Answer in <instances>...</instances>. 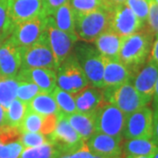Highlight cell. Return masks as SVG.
<instances>
[{"mask_svg":"<svg viewBox=\"0 0 158 158\" xmlns=\"http://www.w3.org/2000/svg\"><path fill=\"white\" fill-rule=\"evenodd\" d=\"M24 149L19 140L4 144L0 149V158H19Z\"/></svg>","mask_w":158,"mask_h":158,"instance_id":"obj_37","label":"cell"},{"mask_svg":"<svg viewBox=\"0 0 158 158\" xmlns=\"http://www.w3.org/2000/svg\"><path fill=\"white\" fill-rule=\"evenodd\" d=\"M41 92V90L35 84L30 82L19 81L16 98L26 103H29L34 97Z\"/></svg>","mask_w":158,"mask_h":158,"instance_id":"obj_32","label":"cell"},{"mask_svg":"<svg viewBox=\"0 0 158 158\" xmlns=\"http://www.w3.org/2000/svg\"><path fill=\"white\" fill-rule=\"evenodd\" d=\"M19 141L22 143L24 148L37 147L40 145L49 142L48 136L40 133H21Z\"/></svg>","mask_w":158,"mask_h":158,"instance_id":"obj_34","label":"cell"},{"mask_svg":"<svg viewBox=\"0 0 158 158\" xmlns=\"http://www.w3.org/2000/svg\"><path fill=\"white\" fill-rule=\"evenodd\" d=\"M106 2H107V0H106ZM108 4V3H107ZM108 6H109V5H108ZM110 8H111V7H110ZM111 9H112V8H111Z\"/></svg>","mask_w":158,"mask_h":158,"instance_id":"obj_52","label":"cell"},{"mask_svg":"<svg viewBox=\"0 0 158 158\" xmlns=\"http://www.w3.org/2000/svg\"><path fill=\"white\" fill-rule=\"evenodd\" d=\"M21 68H46L56 70L57 65L46 36L29 47L19 48Z\"/></svg>","mask_w":158,"mask_h":158,"instance_id":"obj_6","label":"cell"},{"mask_svg":"<svg viewBox=\"0 0 158 158\" xmlns=\"http://www.w3.org/2000/svg\"><path fill=\"white\" fill-rule=\"evenodd\" d=\"M0 77H1V75H0Z\"/></svg>","mask_w":158,"mask_h":158,"instance_id":"obj_53","label":"cell"},{"mask_svg":"<svg viewBox=\"0 0 158 158\" xmlns=\"http://www.w3.org/2000/svg\"><path fill=\"white\" fill-rule=\"evenodd\" d=\"M145 25L125 3L116 5L110 10L109 29L122 37L140 31Z\"/></svg>","mask_w":158,"mask_h":158,"instance_id":"obj_12","label":"cell"},{"mask_svg":"<svg viewBox=\"0 0 158 158\" xmlns=\"http://www.w3.org/2000/svg\"><path fill=\"white\" fill-rule=\"evenodd\" d=\"M16 78L21 82L35 84L41 91L52 93L57 86L56 70L46 68H20Z\"/></svg>","mask_w":158,"mask_h":158,"instance_id":"obj_14","label":"cell"},{"mask_svg":"<svg viewBox=\"0 0 158 158\" xmlns=\"http://www.w3.org/2000/svg\"><path fill=\"white\" fill-rule=\"evenodd\" d=\"M157 148L151 139H128L122 144V156H153Z\"/></svg>","mask_w":158,"mask_h":158,"instance_id":"obj_23","label":"cell"},{"mask_svg":"<svg viewBox=\"0 0 158 158\" xmlns=\"http://www.w3.org/2000/svg\"><path fill=\"white\" fill-rule=\"evenodd\" d=\"M46 36L58 68V66L71 54L78 37L76 34H68L57 28L50 16L47 18Z\"/></svg>","mask_w":158,"mask_h":158,"instance_id":"obj_10","label":"cell"},{"mask_svg":"<svg viewBox=\"0 0 158 158\" xmlns=\"http://www.w3.org/2000/svg\"><path fill=\"white\" fill-rule=\"evenodd\" d=\"M152 158H158V148H157V149L156 150V152L153 154Z\"/></svg>","mask_w":158,"mask_h":158,"instance_id":"obj_48","label":"cell"},{"mask_svg":"<svg viewBox=\"0 0 158 158\" xmlns=\"http://www.w3.org/2000/svg\"><path fill=\"white\" fill-rule=\"evenodd\" d=\"M105 58V66L103 74V85L104 88L113 87L132 82L135 73L127 67L119 60H112Z\"/></svg>","mask_w":158,"mask_h":158,"instance_id":"obj_17","label":"cell"},{"mask_svg":"<svg viewBox=\"0 0 158 158\" xmlns=\"http://www.w3.org/2000/svg\"><path fill=\"white\" fill-rule=\"evenodd\" d=\"M21 132L17 127L4 124L0 127V142L2 144H7L12 141L19 140Z\"/></svg>","mask_w":158,"mask_h":158,"instance_id":"obj_35","label":"cell"},{"mask_svg":"<svg viewBox=\"0 0 158 158\" xmlns=\"http://www.w3.org/2000/svg\"><path fill=\"white\" fill-rule=\"evenodd\" d=\"M94 158H110V157H103V156H94Z\"/></svg>","mask_w":158,"mask_h":158,"instance_id":"obj_49","label":"cell"},{"mask_svg":"<svg viewBox=\"0 0 158 158\" xmlns=\"http://www.w3.org/2000/svg\"><path fill=\"white\" fill-rule=\"evenodd\" d=\"M18 86L16 77H0V105L6 110L16 98Z\"/></svg>","mask_w":158,"mask_h":158,"instance_id":"obj_26","label":"cell"},{"mask_svg":"<svg viewBox=\"0 0 158 158\" xmlns=\"http://www.w3.org/2000/svg\"><path fill=\"white\" fill-rule=\"evenodd\" d=\"M57 122H58V114H49L43 116L40 133L45 135H50L56 129Z\"/></svg>","mask_w":158,"mask_h":158,"instance_id":"obj_38","label":"cell"},{"mask_svg":"<svg viewBox=\"0 0 158 158\" xmlns=\"http://www.w3.org/2000/svg\"><path fill=\"white\" fill-rule=\"evenodd\" d=\"M43 116L27 109L19 128L21 133H40Z\"/></svg>","mask_w":158,"mask_h":158,"instance_id":"obj_30","label":"cell"},{"mask_svg":"<svg viewBox=\"0 0 158 158\" xmlns=\"http://www.w3.org/2000/svg\"><path fill=\"white\" fill-rule=\"evenodd\" d=\"M148 15L146 26L155 36L158 34V4L155 0H148Z\"/></svg>","mask_w":158,"mask_h":158,"instance_id":"obj_36","label":"cell"},{"mask_svg":"<svg viewBox=\"0 0 158 158\" xmlns=\"http://www.w3.org/2000/svg\"><path fill=\"white\" fill-rule=\"evenodd\" d=\"M47 18L44 14L14 24L9 38L19 48L29 47L42 38L46 31Z\"/></svg>","mask_w":158,"mask_h":158,"instance_id":"obj_9","label":"cell"},{"mask_svg":"<svg viewBox=\"0 0 158 158\" xmlns=\"http://www.w3.org/2000/svg\"><path fill=\"white\" fill-rule=\"evenodd\" d=\"M69 123L85 141H87L96 133L95 113H76L64 115Z\"/></svg>","mask_w":158,"mask_h":158,"instance_id":"obj_21","label":"cell"},{"mask_svg":"<svg viewBox=\"0 0 158 158\" xmlns=\"http://www.w3.org/2000/svg\"><path fill=\"white\" fill-rule=\"evenodd\" d=\"M157 77L158 64L148 59L147 62L136 71L132 79V84L140 94L151 100Z\"/></svg>","mask_w":158,"mask_h":158,"instance_id":"obj_15","label":"cell"},{"mask_svg":"<svg viewBox=\"0 0 158 158\" xmlns=\"http://www.w3.org/2000/svg\"><path fill=\"white\" fill-rule=\"evenodd\" d=\"M6 124V109L0 105V127Z\"/></svg>","mask_w":158,"mask_h":158,"instance_id":"obj_43","label":"cell"},{"mask_svg":"<svg viewBox=\"0 0 158 158\" xmlns=\"http://www.w3.org/2000/svg\"><path fill=\"white\" fill-rule=\"evenodd\" d=\"M126 0H107V3L109 6L111 8H113V6L116 5H119V4H124Z\"/></svg>","mask_w":158,"mask_h":158,"instance_id":"obj_45","label":"cell"},{"mask_svg":"<svg viewBox=\"0 0 158 158\" xmlns=\"http://www.w3.org/2000/svg\"><path fill=\"white\" fill-rule=\"evenodd\" d=\"M62 153L53 143L47 142L37 147L24 148L19 158H60Z\"/></svg>","mask_w":158,"mask_h":158,"instance_id":"obj_25","label":"cell"},{"mask_svg":"<svg viewBox=\"0 0 158 158\" xmlns=\"http://www.w3.org/2000/svg\"><path fill=\"white\" fill-rule=\"evenodd\" d=\"M28 109L34 113L45 116L49 114H59L60 111L52 93L41 91L27 103Z\"/></svg>","mask_w":158,"mask_h":158,"instance_id":"obj_22","label":"cell"},{"mask_svg":"<svg viewBox=\"0 0 158 158\" xmlns=\"http://www.w3.org/2000/svg\"><path fill=\"white\" fill-rule=\"evenodd\" d=\"M154 36L145 25L140 31L122 38L118 59L135 74L148 59Z\"/></svg>","mask_w":158,"mask_h":158,"instance_id":"obj_1","label":"cell"},{"mask_svg":"<svg viewBox=\"0 0 158 158\" xmlns=\"http://www.w3.org/2000/svg\"><path fill=\"white\" fill-rule=\"evenodd\" d=\"M20 68L19 48L8 37L0 47V75L3 77H16Z\"/></svg>","mask_w":158,"mask_h":158,"instance_id":"obj_16","label":"cell"},{"mask_svg":"<svg viewBox=\"0 0 158 158\" xmlns=\"http://www.w3.org/2000/svg\"><path fill=\"white\" fill-rule=\"evenodd\" d=\"M6 38H5L4 36H2V35H0V47H1V45L3 44V42L5 41V40H6Z\"/></svg>","mask_w":158,"mask_h":158,"instance_id":"obj_47","label":"cell"},{"mask_svg":"<svg viewBox=\"0 0 158 158\" xmlns=\"http://www.w3.org/2000/svg\"><path fill=\"white\" fill-rule=\"evenodd\" d=\"M153 133V111L147 106L127 115L123 138L151 139Z\"/></svg>","mask_w":158,"mask_h":158,"instance_id":"obj_11","label":"cell"},{"mask_svg":"<svg viewBox=\"0 0 158 158\" xmlns=\"http://www.w3.org/2000/svg\"><path fill=\"white\" fill-rule=\"evenodd\" d=\"M3 145H4V144H2V143L0 142V149H1V148H2V146H3Z\"/></svg>","mask_w":158,"mask_h":158,"instance_id":"obj_50","label":"cell"},{"mask_svg":"<svg viewBox=\"0 0 158 158\" xmlns=\"http://www.w3.org/2000/svg\"><path fill=\"white\" fill-rule=\"evenodd\" d=\"M56 77L57 86L72 94L89 85L88 79L73 53L58 66Z\"/></svg>","mask_w":158,"mask_h":158,"instance_id":"obj_5","label":"cell"},{"mask_svg":"<svg viewBox=\"0 0 158 158\" xmlns=\"http://www.w3.org/2000/svg\"><path fill=\"white\" fill-rule=\"evenodd\" d=\"M13 26L9 15V0H0V35L7 39Z\"/></svg>","mask_w":158,"mask_h":158,"instance_id":"obj_31","label":"cell"},{"mask_svg":"<svg viewBox=\"0 0 158 158\" xmlns=\"http://www.w3.org/2000/svg\"><path fill=\"white\" fill-rule=\"evenodd\" d=\"M27 103L15 98L6 110V124L19 127L27 112Z\"/></svg>","mask_w":158,"mask_h":158,"instance_id":"obj_27","label":"cell"},{"mask_svg":"<svg viewBox=\"0 0 158 158\" xmlns=\"http://www.w3.org/2000/svg\"><path fill=\"white\" fill-rule=\"evenodd\" d=\"M74 55L91 86L104 89L103 74L105 58L90 44L79 43L74 46Z\"/></svg>","mask_w":158,"mask_h":158,"instance_id":"obj_4","label":"cell"},{"mask_svg":"<svg viewBox=\"0 0 158 158\" xmlns=\"http://www.w3.org/2000/svg\"><path fill=\"white\" fill-rule=\"evenodd\" d=\"M50 17L57 28L68 34H76L75 11L70 6L69 1L60 6Z\"/></svg>","mask_w":158,"mask_h":158,"instance_id":"obj_24","label":"cell"},{"mask_svg":"<svg viewBox=\"0 0 158 158\" xmlns=\"http://www.w3.org/2000/svg\"><path fill=\"white\" fill-rule=\"evenodd\" d=\"M126 118L127 115L116 106L105 103L95 113L96 132L123 138Z\"/></svg>","mask_w":158,"mask_h":158,"instance_id":"obj_8","label":"cell"},{"mask_svg":"<svg viewBox=\"0 0 158 158\" xmlns=\"http://www.w3.org/2000/svg\"><path fill=\"white\" fill-rule=\"evenodd\" d=\"M122 158H152V156H123Z\"/></svg>","mask_w":158,"mask_h":158,"instance_id":"obj_46","label":"cell"},{"mask_svg":"<svg viewBox=\"0 0 158 158\" xmlns=\"http://www.w3.org/2000/svg\"><path fill=\"white\" fill-rule=\"evenodd\" d=\"M155 1H156V3L158 4V0H155Z\"/></svg>","mask_w":158,"mask_h":158,"instance_id":"obj_51","label":"cell"},{"mask_svg":"<svg viewBox=\"0 0 158 158\" xmlns=\"http://www.w3.org/2000/svg\"><path fill=\"white\" fill-rule=\"evenodd\" d=\"M102 91L104 101L116 106L126 115L147 106L151 101L140 94L132 82H127L118 86L106 87Z\"/></svg>","mask_w":158,"mask_h":158,"instance_id":"obj_2","label":"cell"},{"mask_svg":"<svg viewBox=\"0 0 158 158\" xmlns=\"http://www.w3.org/2000/svg\"><path fill=\"white\" fill-rule=\"evenodd\" d=\"M43 14L42 0H9V15L14 24Z\"/></svg>","mask_w":158,"mask_h":158,"instance_id":"obj_18","label":"cell"},{"mask_svg":"<svg viewBox=\"0 0 158 158\" xmlns=\"http://www.w3.org/2000/svg\"><path fill=\"white\" fill-rule=\"evenodd\" d=\"M69 1V0H42L43 14L46 17L52 16L60 6H62Z\"/></svg>","mask_w":158,"mask_h":158,"instance_id":"obj_39","label":"cell"},{"mask_svg":"<svg viewBox=\"0 0 158 158\" xmlns=\"http://www.w3.org/2000/svg\"><path fill=\"white\" fill-rule=\"evenodd\" d=\"M52 95L56 102L61 114L69 115L77 112L74 95L56 86L52 91Z\"/></svg>","mask_w":158,"mask_h":158,"instance_id":"obj_28","label":"cell"},{"mask_svg":"<svg viewBox=\"0 0 158 158\" xmlns=\"http://www.w3.org/2000/svg\"><path fill=\"white\" fill-rule=\"evenodd\" d=\"M154 105H158V77L155 85V90H154Z\"/></svg>","mask_w":158,"mask_h":158,"instance_id":"obj_44","label":"cell"},{"mask_svg":"<svg viewBox=\"0 0 158 158\" xmlns=\"http://www.w3.org/2000/svg\"><path fill=\"white\" fill-rule=\"evenodd\" d=\"M122 38V36L108 29L99 34L94 41L96 48L103 56L112 60H119L118 52Z\"/></svg>","mask_w":158,"mask_h":158,"instance_id":"obj_20","label":"cell"},{"mask_svg":"<svg viewBox=\"0 0 158 158\" xmlns=\"http://www.w3.org/2000/svg\"><path fill=\"white\" fill-rule=\"evenodd\" d=\"M151 140L158 146V105H154V111H153V133Z\"/></svg>","mask_w":158,"mask_h":158,"instance_id":"obj_40","label":"cell"},{"mask_svg":"<svg viewBox=\"0 0 158 158\" xmlns=\"http://www.w3.org/2000/svg\"><path fill=\"white\" fill-rule=\"evenodd\" d=\"M69 158H94V155L90 153L87 144L85 143L79 150L69 155Z\"/></svg>","mask_w":158,"mask_h":158,"instance_id":"obj_41","label":"cell"},{"mask_svg":"<svg viewBox=\"0 0 158 158\" xmlns=\"http://www.w3.org/2000/svg\"><path fill=\"white\" fill-rule=\"evenodd\" d=\"M149 60L158 64V34L156 35V40L153 42L150 55H149Z\"/></svg>","mask_w":158,"mask_h":158,"instance_id":"obj_42","label":"cell"},{"mask_svg":"<svg viewBox=\"0 0 158 158\" xmlns=\"http://www.w3.org/2000/svg\"><path fill=\"white\" fill-rule=\"evenodd\" d=\"M47 136L49 142L53 143L62 155L76 152L86 143L70 126L66 117L61 113L58 114V122L55 131Z\"/></svg>","mask_w":158,"mask_h":158,"instance_id":"obj_7","label":"cell"},{"mask_svg":"<svg viewBox=\"0 0 158 158\" xmlns=\"http://www.w3.org/2000/svg\"><path fill=\"white\" fill-rule=\"evenodd\" d=\"M110 10L97 9L85 13H75V31L78 39L92 42L103 32L109 29Z\"/></svg>","mask_w":158,"mask_h":158,"instance_id":"obj_3","label":"cell"},{"mask_svg":"<svg viewBox=\"0 0 158 158\" xmlns=\"http://www.w3.org/2000/svg\"><path fill=\"white\" fill-rule=\"evenodd\" d=\"M122 137H114L96 132L87 141V147L94 156L122 158Z\"/></svg>","mask_w":158,"mask_h":158,"instance_id":"obj_13","label":"cell"},{"mask_svg":"<svg viewBox=\"0 0 158 158\" xmlns=\"http://www.w3.org/2000/svg\"><path fill=\"white\" fill-rule=\"evenodd\" d=\"M77 112L96 113V111L106 102L104 101L103 91L99 88L86 86L73 94Z\"/></svg>","mask_w":158,"mask_h":158,"instance_id":"obj_19","label":"cell"},{"mask_svg":"<svg viewBox=\"0 0 158 158\" xmlns=\"http://www.w3.org/2000/svg\"><path fill=\"white\" fill-rule=\"evenodd\" d=\"M125 4L134 11L141 22L146 24L148 15V0H126Z\"/></svg>","mask_w":158,"mask_h":158,"instance_id":"obj_33","label":"cell"},{"mask_svg":"<svg viewBox=\"0 0 158 158\" xmlns=\"http://www.w3.org/2000/svg\"><path fill=\"white\" fill-rule=\"evenodd\" d=\"M69 4L75 13H85L100 8L111 10L106 0H69Z\"/></svg>","mask_w":158,"mask_h":158,"instance_id":"obj_29","label":"cell"}]
</instances>
